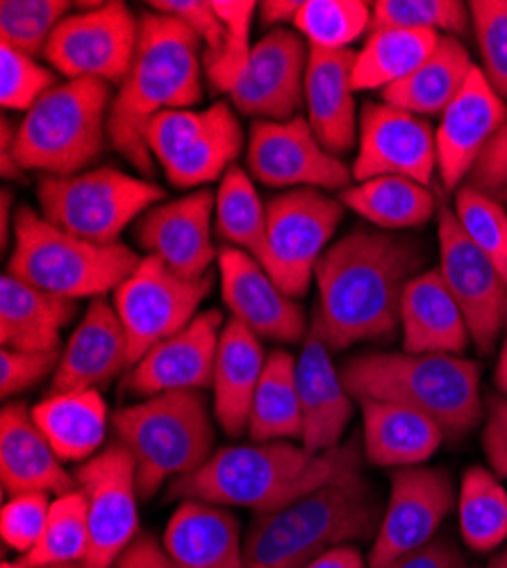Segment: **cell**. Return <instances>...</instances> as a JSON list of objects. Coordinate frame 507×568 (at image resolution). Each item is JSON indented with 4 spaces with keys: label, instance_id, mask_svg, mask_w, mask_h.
I'll use <instances>...</instances> for the list:
<instances>
[{
    "label": "cell",
    "instance_id": "1",
    "mask_svg": "<svg viewBox=\"0 0 507 568\" xmlns=\"http://www.w3.org/2000/svg\"><path fill=\"white\" fill-rule=\"evenodd\" d=\"M424 251L405 236L357 227L321 257L314 321L331 351L385 342L400 325V303L419 275Z\"/></svg>",
    "mask_w": 507,
    "mask_h": 568
},
{
    "label": "cell",
    "instance_id": "2",
    "mask_svg": "<svg viewBox=\"0 0 507 568\" xmlns=\"http://www.w3.org/2000/svg\"><path fill=\"white\" fill-rule=\"evenodd\" d=\"M362 473L357 437L310 453L292 442H253L216 450L199 470L171 480L166 496L273 514L298 498Z\"/></svg>",
    "mask_w": 507,
    "mask_h": 568
},
{
    "label": "cell",
    "instance_id": "3",
    "mask_svg": "<svg viewBox=\"0 0 507 568\" xmlns=\"http://www.w3.org/2000/svg\"><path fill=\"white\" fill-rule=\"evenodd\" d=\"M203 101V43L182 21L146 12L140 19L134 62L110 108L108 136L136 171L153 173L146 132L171 110H192Z\"/></svg>",
    "mask_w": 507,
    "mask_h": 568
},
{
    "label": "cell",
    "instance_id": "4",
    "mask_svg": "<svg viewBox=\"0 0 507 568\" xmlns=\"http://www.w3.org/2000/svg\"><path fill=\"white\" fill-rule=\"evenodd\" d=\"M342 377L353 398L419 409L453 439L471 433L485 414L480 366L459 355L368 353L353 357Z\"/></svg>",
    "mask_w": 507,
    "mask_h": 568
},
{
    "label": "cell",
    "instance_id": "5",
    "mask_svg": "<svg viewBox=\"0 0 507 568\" xmlns=\"http://www.w3.org/2000/svg\"><path fill=\"white\" fill-rule=\"evenodd\" d=\"M378 503L362 473L260 514L244 541L249 568H305L335 546L378 532Z\"/></svg>",
    "mask_w": 507,
    "mask_h": 568
},
{
    "label": "cell",
    "instance_id": "6",
    "mask_svg": "<svg viewBox=\"0 0 507 568\" xmlns=\"http://www.w3.org/2000/svg\"><path fill=\"white\" fill-rule=\"evenodd\" d=\"M142 257L123 244H91L45 221L32 207L14 219L8 273L58 298H103L116 292Z\"/></svg>",
    "mask_w": 507,
    "mask_h": 568
},
{
    "label": "cell",
    "instance_id": "7",
    "mask_svg": "<svg viewBox=\"0 0 507 568\" xmlns=\"http://www.w3.org/2000/svg\"><path fill=\"white\" fill-rule=\"evenodd\" d=\"M119 444L136 466V489L151 500L166 480L199 470L214 450V428L201 392L146 398L112 416Z\"/></svg>",
    "mask_w": 507,
    "mask_h": 568
},
{
    "label": "cell",
    "instance_id": "8",
    "mask_svg": "<svg viewBox=\"0 0 507 568\" xmlns=\"http://www.w3.org/2000/svg\"><path fill=\"white\" fill-rule=\"evenodd\" d=\"M112 91L99 80H67L26 112L17 130L14 158L23 171L49 178L82 173L103 153Z\"/></svg>",
    "mask_w": 507,
    "mask_h": 568
},
{
    "label": "cell",
    "instance_id": "9",
    "mask_svg": "<svg viewBox=\"0 0 507 568\" xmlns=\"http://www.w3.org/2000/svg\"><path fill=\"white\" fill-rule=\"evenodd\" d=\"M164 201V189L130 173L108 169L71 178H43L41 216L91 244H119L121 232Z\"/></svg>",
    "mask_w": 507,
    "mask_h": 568
},
{
    "label": "cell",
    "instance_id": "10",
    "mask_svg": "<svg viewBox=\"0 0 507 568\" xmlns=\"http://www.w3.org/2000/svg\"><path fill=\"white\" fill-rule=\"evenodd\" d=\"M342 219L344 205L318 189H292L268 201L260 264L290 298L307 294Z\"/></svg>",
    "mask_w": 507,
    "mask_h": 568
},
{
    "label": "cell",
    "instance_id": "11",
    "mask_svg": "<svg viewBox=\"0 0 507 568\" xmlns=\"http://www.w3.org/2000/svg\"><path fill=\"white\" fill-rule=\"evenodd\" d=\"M149 151L178 189L205 186L225 175L242 153L244 130L227 103L158 114L146 132Z\"/></svg>",
    "mask_w": 507,
    "mask_h": 568
},
{
    "label": "cell",
    "instance_id": "12",
    "mask_svg": "<svg viewBox=\"0 0 507 568\" xmlns=\"http://www.w3.org/2000/svg\"><path fill=\"white\" fill-rule=\"evenodd\" d=\"M214 275L187 280L158 257H142L132 275L114 292V310L128 337L130 366L151 348L187 327L212 290Z\"/></svg>",
    "mask_w": 507,
    "mask_h": 568
},
{
    "label": "cell",
    "instance_id": "13",
    "mask_svg": "<svg viewBox=\"0 0 507 568\" xmlns=\"http://www.w3.org/2000/svg\"><path fill=\"white\" fill-rule=\"evenodd\" d=\"M53 32L43 58L69 80L121 84L134 62L140 21L125 3H89Z\"/></svg>",
    "mask_w": 507,
    "mask_h": 568
},
{
    "label": "cell",
    "instance_id": "14",
    "mask_svg": "<svg viewBox=\"0 0 507 568\" xmlns=\"http://www.w3.org/2000/svg\"><path fill=\"white\" fill-rule=\"evenodd\" d=\"M78 491L87 503L89 552L87 568H114L121 552L140 537L136 511V466L123 444L87 459L78 473Z\"/></svg>",
    "mask_w": 507,
    "mask_h": 568
},
{
    "label": "cell",
    "instance_id": "15",
    "mask_svg": "<svg viewBox=\"0 0 507 568\" xmlns=\"http://www.w3.org/2000/svg\"><path fill=\"white\" fill-rule=\"evenodd\" d=\"M439 273L465 314L471 342L489 353L507 323V282L494 262L469 240L450 205L437 212Z\"/></svg>",
    "mask_w": 507,
    "mask_h": 568
},
{
    "label": "cell",
    "instance_id": "16",
    "mask_svg": "<svg viewBox=\"0 0 507 568\" xmlns=\"http://www.w3.org/2000/svg\"><path fill=\"white\" fill-rule=\"evenodd\" d=\"M246 164L251 175L273 189H344L353 171L321 144L305 116L255 121Z\"/></svg>",
    "mask_w": 507,
    "mask_h": 568
},
{
    "label": "cell",
    "instance_id": "17",
    "mask_svg": "<svg viewBox=\"0 0 507 568\" xmlns=\"http://www.w3.org/2000/svg\"><path fill=\"white\" fill-rule=\"evenodd\" d=\"M455 500L453 480L442 468L407 466L394 470L389 503L383 511L368 566L387 568L403 555L430 544Z\"/></svg>",
    "mask_w": 507,
    "mask_h": 568
},
{
    "label": "cell",
    "instance_id": "18",
    "mask_svg": "<svg viewBox=\"0 0 507 568\" xmlns=\"http://www.w3.org/2000/svg\"><path fill=\"white\" fill-rule=\"evenodd\" d=\"M353 180L398 175L430 186L437 173V136L433 125L405 110L366 103L359 114V149Z\"/></svg>",
    "mask_w": 507,
    "mask_h": 568
},
{
    "label": "cell",
    "instance_id": "19",
    "mask_svg": "<svg viewBox=\"0 0 507 568\" xmlns=\"http://www.w3.org/2000/svg\"><path fill=\"white\" fill-rule=\"evenodd\" d=\"M310 45L287 28H273L255 45L251 60L230 89L235 110L255 121H292L305 103Z\"/></svg>",
    "mask_w": 507,
    "mask_h": 568
},
{
    "label": "cell",
    "instance_id": "20",
    "mask_svg": "<svg viewBox=\"0 0 507 568\" xmlns=\"http://www.w3.org/2000/svg\"><path fill=\"white\" fill-rule=\"evenodd\" d=\"M221 296L230 318L246 325L260 339L298 344L307 337L303 307L271 280L264 266L249 253L223 246L219 251Z\"/></svg>",
    "mask_w": 507,
    "mask_h": 568
},
{
    "label": "cell",
    "instance_id": "21",
    "mask_svg": "<svg viewBox=\"0 0 507 568\" xmlns=\"http://www.w3.org/2000/svg\"><path fill=\"white\" fill-rule=\"evenodd\" d=\"M214 207L216 194L210 189L160 203L136 221L134 240L175 275L201 280L219 260L212 242Z\"/></svg>",
    "mask_w": 507,
    "mask_h": 568
},
{
    "label": "cell",
    "instance_id": "22",
    "mask_svg": "<svg viewBox=\"0 0 507 568\" xmlns=\"http://www.w3.org/2000/svg\"><path fill=\"white\" fill-rule=\"evenodd\" d=\"M507 123V103L476 67L453 103L439 116L437 171L446 192H455L474 173L494 136Z\"/></svg>",
    "mask_w": 507,
    "mask_h": 568
},
{
    "label": "cell",
    "instance_id": "23",
    "mask_svg": "<svg viewBox=\"0 0 507 568\" xmlns=\"http://www.w3.org/2000/svg\"><path fill=\"white\" fill-rule=\"evenodd\" d=\"M223 329L221 312L207 310L178 335L151 348L130 371V389L153 398L173 392H201L212 387L214 362Z\"/></svg>",
    "mask_w": 507,
    "mask_h": 568
},
{
    "label": "cell",
    "instance_id": "24",
    "mask_svg": "<svg viewBox=\"0 0 507 568\" xmlns=\"http://www.w3.org/2000/svg\"><path fill=\"white\" fill-rule=\"evenodd\" d=\"M296 387L303 409V448L318 455L342 446L353 416V396L333 364L331 346L312 318L301 357L296 359Z\"/></svg>",
    "mask_w": 507,
    "mask_h": 568
},
{
    "label": "cell",
    "instance_id": "25",
    "mask_svg": "<svg viewBox=\"0 0 507 568\" xmlns=\"http://www.w3.org/2000/svg\"><path fill=\"white\" fill-rule=\"evenodd\" d=\"M128 366V337L119 314L108 301L94 298L60 355L51 394L99 392Z\"/></svg>",
    "mask_w": 507,
    "mask_h": 568
},
{
    "label": "cell",
    "instance_id": "26",
    "mask_svg": "<svg viewBox=\"0 0 507 568\" xmlns=\"http://www.w3.org/2000/svg\"><path fill=\"white\" fill-rule=\"evenodd\" d=\"M0 478L10 498L32 491L58 498L78 489L23 403H8L0 412Z\"/></svg>",
    "mask_w": 507,
    "mask_h": 568
},
{
    "label": "cell",
    "instance_id": "27",
    "mask_svg": "<svg viewBox=\"0 0 507 568\" xmlns=\"http://www.w3.org/2000/svg\"><path fill=\"white\" fill-rule=\"evenodd\" d=\"M355 51L310 49L305 73L307 123L321 144L335 158L348 155L357 144V108L353 89Z\"/></svg>",
    "mask_w": 507,
    "mask_h": 568
},
{
    "label": "cell",
    "instance_id": "28",
    "mask_svg": "<svg viewBox=\"0 0 507 568\" xmlns=\"http://www.w3.org/2000/svg\"><path fill=\"white\" fill-rule=\"evenodd\" d=\"M162 544L175 568H249L237 516L203 500L178 505Z\"/></svg>",
    "mask_w": 507,
    "mask_h": 568
},
{
    "label": "cell",
    "instance_id": "29",
    "mask_svg": "<svg viewBox=\"0 0 507 568\" xmlns=\"http://www.w3.org/2000/svg\"><path fill=\"white\" fill-rule=\"evenodd\" d=\"M400 329L403 351L412 355H459L471 339L465 314L437 268L409 280L400 303Z\"/></svg>",
    "mask_w": 507,
    "mask_h": 568
},
{
    "label": "cell",
    "instance_id": "30",
    "mask_svg": "<svg viewBox=\"0 0 507 568\" xmlns=\"http://www.w3.org/2000/svg\"><path fill=\"white\" fill-rule=\"evenodd\" d=\"M266 364L260 337L246 325L230 318L219 339L214 362V416L223 433L240 439L249 433L251 407Z\"/></svg>",
    "mask_w": 507,
    "mask_h": 568
},
{
    "label": "cell",
    "instance_id": "31",
    "mask_svg": "<svg viewBox=\"0 0 507 568\" xmlns=\"http://www.w3.org/2000/svg\"><path fill=\"white\" fill-rule=\"evenodd\" d=\"M362 446L376 466L407 468L430 459L446 435L424 412L389 400H359Z\"/></svg>",
    "mask_w": 507,
    "mask_h": 568
},
{
    "label": "cell",
    "instance_id": "32",
    "mask_svg": "<svg viewBox=\"0 0 507 568\" xmlns=\"http://www.w3.org/2000/svg\"><path fill=\"white\" fill-rule=\"evenodd\" d=\"M75 314V301L45 294L6 273L0 280V344L28 353H60L62 327Z\"/></svg>",
    "mask_w": 507,
    "mask_h": 568
},
{
    "label": "cell",
    "instance_id": "33",
    "mask_svg": "<svg viewBox=\"0 0 507 568\" xmlns=\"http://www.w3.org/2000/svg\"><path fill=\"white\" fill-rule=\"evenodd\" d=\"M30 412L62 462H87L101 453L108 437V403L101 392L51 394Z\"/></svg>",
    "mask_w": 507,
    "mask_h": 568
},
{
    "label": "cell",
    "instance_id": "34",
    "mask_svg": "<svg viewBox=\"0 0 507 568\" xmlns=\"http://www.w3.org/2000/svg\"><path fill=\"white\" fill-rule=\"evenodd\" d=\"M474 69L476 64L463 41L442 34L433 55L405 80L387 87L383 99L387 105L422 119L442 116L457 93L463 91Z\"/></svg>",
    "mask_w": 507,
    "mask_h": 568
},
{
    "label": "cell",
    "instance_id": "35",
    "mask_svg": "<svg viewBox=\"0 0 507 568\" xmlns=\"http://www.w3.org/2000/svg\"><path fill=\"white\" fill-rule=\"evenodd\" d=\"M339 203L385 230L422 227L439 212L430 186L398 175L351 184L339 192Z\"/></svg>",
    "mask_w": 507,
    "mask_h": 568
},
{
    "label": "cell",
    "instance_id": "36",
    "mask_svg": "<svg viewBox=\"0 0 507 568\" xmlns=\"http://www.w3.org/2000/svg\"><path fill=\"white\" fill-rule=\"evenodd\" d=\"M442 34L405 28L372 30L353 67V89H387L417 71L437 49Z\"/></svg>",
    "mask_w": 507,
    "mask_h": 568
},
{
    "label": "cell",
    "instance_id": "37",
    "mask_svg": "<svg viewBox=\"0 0 507 568\" xmlns=\"http://www.w3.org/2000/svg\"><path fill=\"white\" fill-rule=\"evenodd\" d=\"M249 435L260 444L303 437L296 359L287 351H273L266 355V364L251 407Z\"/></svg>",
    "mask_w": 507,
    "mask_h": 568
},
{
    "label": "cell",
    "instance_id": "38",
    "mask_svg": "<svg viewBox=\"0 0 507 568\" xmlns=\"http://www.w3.org/2000/svg\"><path fill=\"white\" fill-rule=\"evenodd\" d=\"M214 223L225 246L240 248L257 262L262 260L266 240V205L244 169L230 166L221 178Z\"/></svg>",
    "mask_w": 507,
    "mask_h": 568
},
{
    "label": "cell",
    "instance_id": "39",
    "mask_svg": "<svg viewBox=\"0 0 507 568\" xmlns=\"http://www.w3.org/2000/svg\"><path fill=\"white\" fill-rule=\"evenodd\" d=\"M459 532L476 552H491L507 539V491L491 470L474 466L457 494Z\"/></svg>",
    "mask_w": 507,
    "mask_h": 568
},
{
    "label": "cell",
    "instance_id": "40",
    "mask_svg": "<svg viewBox=\"0 0 507 568\" xmlns=\"http://www.w3.org/2000/svg\"><path fill=\"white\" fill-rule=\"evenodd\" d=\"M374 21L362 0H303L294 28L314 51H348Z\"/></svg>",
    "mask_w": 507,
    "mask_h": 568
},
{
    "label": "cell",
    "instance_id": "41",
    "mask_svg": "<svg viewBox=\"0 0 507 568\" xmlns=\"http://www.w3.org/2000/svg\"><path fill=\"white\" fill-rule=\"evenodd\" d=\"M89 552V520L84 496L75 489L71 494L58 496L51 507L49 526L43 537L21 557L28 568H55L69 564H82Z\"/></svg>",
    "mask_w": 507,
    "mask_h": 568
},
{
    "label": "cell",
    "instance_id": "42",
    "mask_svg": "<svg viewBox=\"0 0 507 568\" xmlns=\"http://www.w3.org/2000/svg\"><path fill=\"white\" fill-rule=\"evenodd\" d=\"M67 0H3L0 3V43L30 58L43 55L55 28L71 14Z\"/></svg>",
    "mask_w": 507,
    "mask_h": 568
},
{
    "label": "cell",
    "instance_id": "43",
    "mask_svg": "<svg viewBox=\"0 0 507 568\" xmlns=\"http://www.w3.org/2000/svg\"><path fill=\"white\" fill-rule=\"evenodd\" d=\"M469 240L494 262L507 282V210L483 189L459 186L453 207Z\"/></svg>",
    "mask_w": 507,
    "mask_h": 568
},
{
    "label": "cell",
    "instance_id": "44",
    "mask_svg": "<svg viewBox=\"0 0 507 568\" xmlns=\"http://www.w3.org/2000/svg\"><path fill=\"white\" fill-rule=\"evenodd\" d=\"M372 10V30L405 28L457 37L471 28L469 6L459 0H378Z\"/></svg>",
    "mask_w": 507,
    "mask_h": 568
},
{
    "label": "cell",
    "instance_id": "45",
    "mask_svg": "<svg viewBox=\"0 0 507 568\" xmlns=\"http://www.w3.org/2000/svg\"><path fill=\"white\" fill-rule=\"evenodd\" d=\"M214 8L225 23V41L221 53L205 62V73L216 91L230 93L251 60V23L260 6L253 0H214Z\"/></svg>",
    "mask_w": 507,
    "mask_h": 568
},
{
    "label": "cell",
    "instance_id": "46",
    "mask_svg": "<svg viewBox=\"0 0 507 568\" xmlns=\"http://www.w3.org/2000/svg\"><path fill=\"white\" fill-rule=\"evenodd\" d=\"M469 12L483 58L480 71L507 103V0H474Z\"/></svg>",
    "mask_w": 507,
    "mask_h": 568
},
{
    "label": "cell",
    "instance_id": "47",
    "mask_svg": "<svg viewBox=\"0 0 507 568\" xmlns=\"http://www.w3.org/2000/svg\"><path fill=\"white\" fill-rule=\"evenodd\" d=\"M0 69H3V82H0V103L6 110L30 112L34 103L49 93L55 82V73L41 67L34 58L10 49L0 43Z\"/></svg>",
    "mask_w": 507,
    "mask_h": 568
},
{
    "label": "cell",
    "instance_id": "48",
    "mask_svg": "<svg viewBox=\"0 0 507 568\" xmlns=\"http://www.w3.org/2000/svg\"><path fill=\"white\" fill-rule=\"evenodd\" d=\"M51 507L53 500L49 494L32 491L12 496L0 514V532H3L6 546L21 555L34 550L45 526H49Z\"/></svg>",
    "mask_w": 507,
    "mask_h": 568
},
{
    "label": "cell",
    "instance_id": "49",
    "mask_svg": "<svg viewBox=\"0 0 507 568\" xmlns=\"http://www.w3.org/2000/svg\"><path fill=\"white\" fill-rule=\"evenodd\" d=\"M149 8L182 21L201 39L203 64L221 53L225 41V23L214 8V0H153Z\"/></svg>",
    "mask_w": 507,
    "mask_h": 568
},
{
    "label": "cell",
    "instance_id": "50",
    "mask_svg": "<svg viewBox=\"0 0 507 568\" xmlns=\"http://www.w3.org/2000/svg\"><path fill=\"white\" fill-rule=\"evenodd\" d=\"M60 353H28L3 348L0 351V396L12 398L39 385L51 371L55 373Z\"/></svg>",
    "mask_w": 507,
    "mask_h": 568
},
{
    "label": "cell",
    "instance_id": "51",
    "mask_svg": "<svg viewBox=\"0 0 507 568\" xmlns=\"http://www.w3.org/2000/svg\"><path fill=\"white\" fill-rule=\"evenodd\" d=\"M483 448L496 476L507 478V398L489 400Z\"/></svg>",
    "mask_w": 507,
    "mask_h": 568
},
{
    "label": "cell",
    "instance_id": "52",
    "mask_svg": "<svg viewBox=\"0 0 507 568\" xmlns=\"http://www.w3.org/2000/svg\"><path fill=\"white\" fill-rule=\"evenodd\" d=\"M387 568H476L465 559V555L446 539H433L424 548L412 550L400 559L392 561Z\"/></svg>",
    "mask_w": 507,
    "mask_h": 568
},
{
    "label": "cell",
    "instance_id": "53",
    "mask_svg": "<svg viewBox=\"0 0 507 568\" xmlns=\"http://www.w3.org/2000/svg\"><path fill=\"white\" fill-rule=\"evenodd\" d=\"M114 568H175L169 552L164 550V544H160L155 537L140 532L116 559Z\"/></svg>",
    "mask_w": 507,
    "mask_h": 568
},
{
    "label": "cell",
    "instance_id": "54",
    "mask_svg": "<svg viewBox=\"0 0 507 568\" xmlns=\"http://www.w3.org/2000/svg\"><path fill=\"white\" fill-rule=\"evenodd\" d=\"M17 130L19 125H14L10 116H3V121H0V171H3V178L10 180H23V169L14 158Z\"/></svg>",
    "mask_w": 507,
    "mask_h": 568
},
{
    "label": "cell",
    "instance_id": "55",
    "mask_svg": "<svg viewBox=\"0 0 507 568\" xmlns=\"http://www.w3.org/2000/svg\"><path fill=\"white\" fill-rule=\"evenodd\" d=\"M305 568H366V564L362 552L355 546L344 544L326 550L324 555H318Z\"/></svg>",
    "mask_w": 507,
    "mask_h": 568
},
{
    "label": "cell",
    "instance_id": "56",
    "mask_svg": "<svg viewBox=\"0 0 507 568\" xmlns=\"http://www.w3.org/2000/svg\"><path fill=\"white\" fill-rule=\"evenodd\" d=\"M303 3H298V0H264V3L257 8L260 12V21L262 26H287L296 21V14L301 10Z\"/></svg>",
    "mask_w": 507,
    "mask_h": 568
},
{
    "label": "cell",
    "instance_id": "57",
    "mask_svg": "<svg viewBox=\"0 0 507 568\" xmlns=\"http://www.w3.org/2000/svg\"><path fill=\"white\" fill-rule=\"evenodd\" d=\"M474 178V186L483 189V192H491V189H507V153L503 158H498L496 162H487V164H478L471 173Z\"/></svg>",
    "mask_w": 507,
    "mask_h": 568
},
{
    "label": "cell",
    "instance_id": "58",
    "mask_svg": "<svg viewBox=\"0 0 507 568\" xmlns=\"http://www.w3.org/2000/svg\"><path fill=\"white\" fill-rule=\"evenodd\" d=\"M507 153V123H505V128L494 136V141L491 144L487 146V151L483 153V158H480V162L478 164H487V162H496L498 158H503ZM476 164V166H478Z\"/></svg>",
    "mask_w": 507,
    "mask_h": 568
},
{
    "label": "cell",
    "instance_id": "59",
    "mask_svg": "<svg viewBox=\"0 0 507 568\" xmlns=\"http://www.w3.org/2000/svg\"><path fill=\"white\" fill-rule=\"evenodd\" d=\"M12 199H14V194L10 192V189H3V205H0V230H3V236H0V240H3V248H8V244H10V212H12Z\"/></svg>",
    "mask_w": 507,
    "mask_h": 568
},
{
    "label": "cell",
    "instance_id": "60",
    "mask_svg": "<svg viewBox=\"0 0 507 568\" xmlns=\"http://www.w3.org/2000/svg\"><path fill=\"white\" fill-rule=\"evenodd\" d=\"M496 385L498 389L507 396V342L503 346V353L498 357V366H496Z\"/></svg>",
    "mask_w": 507,
    "mask_h": 568
},
{
    "label": "cell",
    "instance_id": "61",
    "mask_svg": "<svg viewBox=\"0 0 507 568\" xmlns=\"http://www.w3.org/2000/svg\"><path fill=\"white\" fill-rule=\"evenodd\" d=\"M487 568H507V550L500 552V555H496Z\"/></svg>",
    "mask_w": 507,
    "mask_h": 568
},
{
    "label": "cell",
    "instance_id": "62",
    "mask_svg": "<svg viewBox=\"0 0 507 568\" xmlns=\"http://www.w3.org/2000/svg\"><path fill=\"white\" fill-rule=\"evenodd\" d=\"M3 568H28V566H23L21 561H14V564H12V561H6Z\"/></svg>",
    "mask_w": 507,
    "mask_h": 568
},
{
    "label": "cell",
    "instance_id": "63",
    "mask_svg": "<svg viewBox=\"0 0 507 568\" xmlns=\"http://www.w3.org/2000/svg\"><path fill=\"white\" fill-rule=\"evenodd\" d=\"M55 568H87L82 564H69V566H55Z\"/></svg>",
    "mask_w": 507,
    "mask_h": 568
},
{
    "label": "cell",
    "instance_id": "64",
    "mask_svg": "<svg viewBox=\"0 0 507 568\" xmlns=\"http://www.w3.org/2000/svg\"><path fill=\"white\" fill-rule=\"evenodd\" d=\"M505 210H507V189H505Z\"/></svg>",
    "mask_w": 507,
    "mask_h": 568
}]
</instances>
